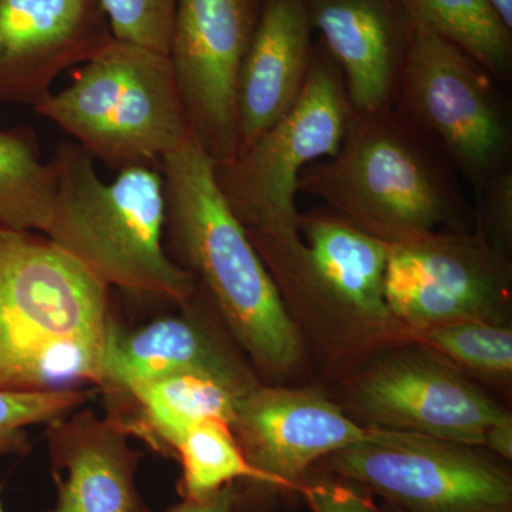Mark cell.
Returning <instances> with one entry per match:
<instances>
[{"mask_svg": "<svg viewBox=\"0 0 512 512\" xmlns=\"http://www.w3.org/2000/svg\"><path fill=\"white\" fill-rule=\"evenodd\" d=\"M299 493L313 512H379L365 494L352 483L319 480L301 485Z\"/></svg>", "mask_w": 512, "mask_h": 512, "instance_id": "484cf974", "label": "cell"}, {"mask_svg": "<svg viewBox=\"0 0 512 512\" xmlns=\"http://www.w3.org/2000/svg\"><path fill=\"white\" fill-rule=\"evenodd\" d=\"M323 460L406 512L511 511L510 474L464 444L367 427L362 440Z\"/></svg>", "mask_w": 512, "mask_h": 512, "instance_id": "52a82bcc", "label": "cell"}, {"mask_svg": "<svg viewBox=\"0 0 512 512\" xmlns=\"http://www.w3.org/2000/svg\"><path fill=\"white\" fill-rule=\"evenodd\" d=\"M0 512H6L5 508H3V501H2V484H0Z\"/></svg>", "mask_w": 512, "mask_h": 512, "instance_id": "4dcf8cb0", "label": "cell"}, {"mask_svg": "<svg viewBox=\"0 0 512 512\" xmlns=\"http://www.w3.org/2000/svg\"><path fill=\"white\" fill-rule=\"evenodd\" d=\"M397 99L404 116L436 137L474 183H487L505 167L510 130L487 72L414 19Z\"/></svg>", "mask_w": 512, "mask_h": 512, "instance_id": "ba28073f", "label": "cell"}, {"mask_svg": "<svg viewBox=\"0 0 512 512\" xmlns=\"http://www.w3.org/2000/svg\"><path fill=\"white\" fill-rule=\"evenodd\" d=\"M261 0H178L168 60L191 136L215 161L238 153V79Z\"/></svg>", "mask_w": 512, "mask_h": 512, "instance_id": "9c48e42d", "label": "cell"}, {"mask_svg": "<svg viewBox=\"0 0 512 512\" xmlns=\"http://www.w3.org/2000/svg\"><path fill=\"white\" fill-rule=\"evenodd\" d=\"M50 164L55 197L43 235L109 288L175 308L194 298V278L165 251L160 168H127L106 183L76 141L60 143Z\"/></svg>", "mask_w": 512, "mask_h": 512, "instance_id": "3957f363", "label": "cell"}, {"mask_svg": "<svg viewBox=\"0 0 512 512\" xmlns=\"http://www.w3.org/2000/svg\"><path fill=\"white\" fill-rule=\"evenodd\" d=\"M485 446L495 453L511 460L512 457V420L497 424L485 436Z\"/></svg>", "mask_w": 512, "mask_h": 512, "instance_id": "f1b7e54d", "label": "cell"}, {"mask_svg": "<svg viewBox=\"0 0 512 512\" xmlns=\"http://www.w3.org/2000/svg\"><path fill=\"white\" fill-rule=\"evenodd\" d=\"M298 228L306 242L265 265L279 292L332 303L370 325L392 322L384 299L389 242L330 210L299 214Z\"/></svg>", "mask_w": 512, "mask_h": 512, "instance_id": "5bb4252c", "label": "cell"}, {"mask_svg": "<svg viewBox=\"0 0 512 512\" xmlns=\"http://www.w3.org/2000/svg\"><path fill=\"white\" fill-rule=\"evenodd\" d=\"M490 3L505 28L512 32V0H490Z\"/></svg>", "mask_w": 512, "mask_h": 512, "instance_id": "f546056e", "label": "cell"}, {"mask_svg": "<svg viewBox=\"0 0 512 512\" xmlns=\"http://www.w3.org/2000/svg\"><path fill=\"white\" fill-rule=\"evenodd\" d=\"M214 165L191 133L161 160L165 251L194 278L256 376L278 379L301 360V333L222 197Z\"/></svg>", "mask_w": 512, "mask_h": 512, "instance_id": "6da1fadb", "label": "cell"}, {"mask_svg": "<svg viewBox=\"0 0 512 512\" xmlns=\"http://www.w3.org/2000/svg\"><path fill=\"white\" fill-rule=\"evenodd\" d=\"M119 417L79 410L47 424L56 503L45 512H151L136 487L141 453Z\"/></svg>", "mask_w": 512, "mask_h": 512, "instance_id": "e0dca14e", "label": "cell"}, {"mask_svg": "<svg viewBox=\"0 0 512 512\" xmlns=\"http://www.w3.org/2000/svg\"><path fill=\"white\" fill-rule=\"evenodd\" d=\"M353 406L377 429L485 446L497 424L512 420L453 366L427 353H393L370 366L350 392Z\"/></svg>", "mask_w": 512, "mask_h": 512, "instance_id": "30bf717a", "label": "cell"}, {"mask_svg": "<svg viewBox=\"0 0 512 512\" xmlns=\"http://www.w3.org/2000/svg\"><path fill=\"white\" fill-rule=\"evenodd\" d=\"M507 274L490 248L434 231L390 244L384 299L393 320L414 332L464 322H491L503 308Z\"/></svg>", "mask_w": 512, "mask_h": 512, "instance_id": "8fae6325", "label": "cell"}, {"mask_svg": "<svg viewBox=\"0 0 512 512\" xmlns=\"http://www.w3.org/2000/svg\"><path fill=\"white\" fill-rule=\"evenodd\" d=\"M174 457L183 467L178 491L184 500H202L232 484L241 495L259 481L224 421H202L192 427L178 441Z\"/></svg>", "mask_w": 512, "mask_h": 512, "instance_id": "7402d4cb", "label": "cell"}, {"mask_svg": "<svg viewBox=\"0 0 512 512\" xmlns=\"http://www.w3.org/2000/svg\"><path fill=\"white\" fill-rule=\"evenodd\" d=\"M35 111L117 173L160 168L190 136L168 56L117 39Z\"/></svg>", "mask_w": 512, "mask_h": 512, "instance_id": "5b68a950", "label": "cell"}, {"mask_svg": "<svg viewBox=\"0 0 512 512\" xmlns=\"http://www.w3.org/2000/svg\"><path fill=\"white\" fill-rule=\"evenodd\" d=\"M121 42L168 53L178 0H100Z\"/></svg>", "mask_w": 512, "mask_h": 512, "instance_id": "d4e9b609", "label": "cell"}, {"mask_svg": "<svg viewBox=\"0 0 512 512\" xmlns=\"http://www.w3.org/2000/svg\"><path fill=\"white\" fill-rule=\"evenodd\" d=\"M55 173L28 127L0 128V228L45 234Z\"/></svg>", "mask_w": 512, "mask_h": 512, "instance_id": "ffe728a7", "label": "cell"}, {"mask_svg": "<svg viewBox=\"0 0 512 512\" xmlns=\"http://www.w3.org/2000/svg\"><path fill=\"white\" fill-rule=\"evenodd\" d=\"M484 218L491 232L505 244L512 229V173L505 167L485 183Z\"/></svg>", "mask_w": 512, "mask_h": 512, "instance_id": "4316f807", "label": "cell"}, {"mask_svg": "<svg viewBox=\"0 0 512 512\" xmlns=\"http://www.w3.org/2000/svg\"><path fill=\"white\" fill-rule=\"evenodd\" d=\"M412 18L444 37L480 64L507 79L511 70V32L490 0H404Z\"/></svg>", "mask_w": 512, "mask_h": 512, "instance_id": "44dd1931", "label": "cell"}, {"mask_svg": "<svg viewBox=\"0 0 512 512\" xmlns=\"http://www.w3.org/2000/svg\"><path fill=\"white\" fill-rule=\"evenodd\" d=\"M110 288L35 231L0 228V390L99 386Z\"/></svg>", "mask_w": 512, "mask_h": 512, "instance_id": "7a4b0ae2", "label": "cell"}, {"mask_svg": "<svg viewBox=\"0 0 512 512\" xmlns=\"http://www.w3.org/2000/svg\"><path fill=\"white\" fill-rule=\"evenodd\" d=\"M89 396L83 389L45 393L0 390V456L28 453L29 427L66 417L80 409Z\"/></svg>", "mask_w": 512, "mask_h": 512, "instance_id": "cb8c5ba5", "label": "cell"}, {"mask_svg": "<svg viewBox=\"0 0 512 512\" xmlns=\"http://www.w3.org/2000/svg\"><path fill=\"white\" fill-rule=\"evenodd\" d=\"M421 342L471 372L494 380L511 379L512 332L483 320L447 323L417 332Z\"/></svg>", "mask_w": 512, "mask_h": 512, "instance_id": "603a6c76", "label": "cell"}, {"mask_svg": "<svg viewBox=\"0 0 512 512\" xmlns=\"http://www.w3.org/2000/svg\"><path fill=\"white\" fill-rule=\"evenodd\" d=\"M238 494L235 484L222 488L217 494L202 500H184L165 512H237Z\"/></svg>", "mask_w": 512, "mask_h": 512, "instance_id": "83f0119b", "label": "cell"}, {"mask_svg": "<svg viewBox=\"0 0 512 512\" xmlns=\"http://www.w3.org/2000/svg\"><path fill=\"white\" fill-rule=\"evenodd\" d=\"M298 192L389 244L436 231L460 207L420 128L393 107L352 111L338 153L303 168Z\"/></svg>", "mask_w": 512, "mask_h": 512, "instance_id": "277c9868", "label": "cell"}, {"mask_svg": "<svg viewBox=\"0 0 512 512\" xmlns=\"http://www.w3.org/2000/svg\"><path fill=\"white\" fill-rule=\"evenodd\" d=\"M114 39L100 0H0V104L35 109Z\"/></svg>", "mask_w": 512, "mask_h": 512, "instance_id": "4fadbf2b", "label": "cell"}, {"mask_svg": "<svg viewBox=\"0 0 512 512\" xmlns=\"http://www.w3.org/2000/svg\"><path fill=\"white\" fill-rule=\"evenodd\" d=\"M229 427L259 476L252 490L238 495V508L255 490H301L313 464L367 433V427L315 390L264 384L242 397Z\"/></svg>", "mask_w": 512, "mask_h": 512, "instance_id": "7c38bea8", "label": "cell"}, {"mask_svg": "<svg viewBox=\"0 0 512 512\" xmlns=\"http://www.w3.org/2000/svg\"><path fill=\"white\" fill-rule=\"evenodd\" d=\"M313 29L339 67L353 113L390 109L413 18L404 0H306Z\"/></svg>", "mask_w": 512, "mask_h": 512, "instance_id": "2e32d148", "label": "cell"}, {"mask_svg": "<svg viewBox=\"0 0 512 512\" xmlns=\"http://www.w3.org/2000/svg\"><path fill=\"white\" fill-rule=\"evenodd\" d=\"M350 113L342 73L319 46L291 110L231 160L215 163V183L261 259L301 245L299 175L338 153Z\"/></svg>", "mask_w": 512, "mask_h": 512, "instance_id": "8992f818", "label": "cell"}, {"mask_svg": "<svg viewBox=\"0 0 512 512\" xmlns=\"http://www.w3.org/2000/svg\"><path fill=\"white\" fill-rule=\"evenodd\" d=\"M313 25L306 0H261L238 79L239 150L291 110L308 77Z\"/></svg>", "mask_w": 512, "mask_h": 512, "instance_id": "ac0fdd59", "label": "cell"}, {"mask_svg": "<svg viewBox=\"0 0 512 512\" xmlns=\"http://www.w3.org/2000/svg\"><path fill=\"white\" fill-rule=\"evenodd\" d=\"M244 396L214 377L178 372L140 380L104 397L107 412L119 417L128 436L174 456L178 441L202 421L220 420L231 426Z\"/></svg>", "mask_w": 512, "mask_h": 512, "instance_id": "d6986e66", "label": "cell"}, {"mask_svg": "<svg viewBox=\"0 0 512 512\" xmlns=\"http://www.w3.org/2000/svg\"><path fill=\"white\" fill-rule=\"evenodd\" d=\"M207 301L200 291L174 315L161 316L134 330L111 333L97 389L104 396L130 384L168 373L195 372L221 380L248 394L259 377L224 323L208 319Z\"/></svg>", "mask_w": 512, "mask_h": 512, "instance_id": "9a60e30c", "label": "cell"}]
</instances>
